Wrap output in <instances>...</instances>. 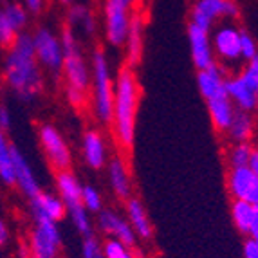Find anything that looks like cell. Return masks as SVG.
Masks as SVG:
<instances>
[{"label":"cell","instance_id":"obj_1","mask_svg":"<svg viewBox=\"0 0 258 258\" xmlns=\"http://www.w3.org/2000/svg\"><path fill=\"white\" fill-rule=\"evenodd\" d=\"M4 83L22 101H33L45 87V76L35 58L31 33L17 35L4 60Z\"/></svg>","mask_w":258,"mask_h":258},{"label":"cell","instance_id":"obj_2","mask_svg":"<svg viewBox=\"0 0 258 258\" xmlns=\"http://www.w3.org/2000/svg\"><path fill=\"white\" fill-rule=\"evenodd\" d=\"M139 99H141V87L138 82V74L125 65L114 80L110 126L116 143L126 152L132 150L134 143H136Z\"/></svg>","mask_w":258,"mask_h":258},{"label":"cell","instance_id":"obj_3","mask_svg":"<svg viewBox=\"0 0 258 258\" xmlns=\"http://www.w3.org/2000/svg\"><path fill=\"white\" fill-rule=\"evenodd\" d=\"M60 42L63 51L61 76L65 82V99L74 110H83L89 105V96H91V67L85 60L76 31L65 26L61 29Z\"/></svg>","mask_w":258,"mask_h":258},{"label":"cell","instance_id":"obj_4","mask_svg":"<svg viewBox=\"0 0 258 258\" xmlns=\"http://www.w3.org/2000/svg\"><path fill=\"white\" fill-rule=\"evenodd\" d=\"M91 103L94 117L103 126H110L112 101H114V78L110 63L103 49H94L91 54Z\"/></svg>","mask_w":258,"mask_h":258},{"label":"cell","instance_id":"obj_5","mask_svg":"<svg viewBox=\"0 0 258 258\" xmlns=\"http://www.w3.org/2000/svg\"><path fill=\"white\" fill-rule=\"evenodd\" d=\"M238 18L240 6L237 0H197L189 11V24L208 33H211L219 20L235 24Z\"/></svg>","mask_w":258,"mask_h":258},{"label":"cell","instance_id":"obj_6","mask_svg":"<svg viewBox=\"0 0 258 258\" xmlns=\"http://www.w3.org/2000/svg\"><path fill=\"white\" fill-rule=\"evenodd\" d=\"M35 58L40 69L47 71V74L54 78L61 76V63H63V51H61L60 35L47 26H40L31 33Z\"/></svg>","mask_w":258,"mask_h":258},{"label":"cell","instance_id":"obj_7","mask_svg":"<svg viewBox=\"0 0 258 258\" xmlns=\"http://www.w3.org/2000/svg\"><path fill=\"white\" fill-rule=\"evenodd\" d=\"M33 229L29 233L31 258H58L61 251V231L58 224L43 217H31Z\"/></svg>","mask_w":258,"mask_h":258},{"label":"cell","instance_id":"obj_8","mask_svg":"<svg viewBox=\"0 0 258 258\" xmlns=\"http://www.w3.org/2000/svg\"><path fill=\"white\" fill-rule=\"evenodd\" d=\"M38 143L47 159L49 166L54 172L71 170L73 166V152L63 134L56 128L52 123H42L38 126Z\"/></svg>","mask_w":258,"mask_h":258},{"label":"cell","instance_id":"obj_9","mask_svg":"<svg viewBox=\"0 0 258 258\" xmlns=\"http://www.w3.org/2000/svg\"><path fill=\"white\" fill-rule=\"evenodd\" d=\"M211 49L217 65L220 67H235L240 60V27L231 22H224L213 31Z\"/></svg>","mask_w":258,"mask_h":258},{"label":"cell","instance_id":"obj_10","mask_svg":"<svg viewBox=\"0 0 258 258\" xmlns=\"http://www.w3.org/2000/svg\"><path fill=\"white\" fill-rule=\"evenodd\" d=\"M130 6L123 4L119 0H105L103 2V29L105 40L110 47H123L126 38V31L132 17Z\"/></svg>","mask_w":258,"mask_h":258},{"label":"cell","instance_id":"obj_11","mask_svg":"<svg viewBox=\"0 0 258 258\" xmlns=\"http://www.w3.org/2000/svg\"><path fill=\"white\" fill-rule=\"evenodd\" d=\"M98 219H96V226L101 233H103L107 238H114V240H119L121 244L128 245V247H136L138 245V237L134 229L130 228L128 220L123 215H119L116 210L112 208H103V210L96 213Z\"/></svg>","mask_w":258,"mask_h":258},{"label":"cell","instance_id":"obj_12","mask_svg":"<svg viewBox=\"0 0 258 258\" xmlns=\"http://www.w3.org/2000/svg\"><path fill=\"white\" fill-rule=\"evenodd\" d=\"M228 191L233 201H245V203L258 206V173L247 166L229 168L228 172Z\"/></svg>","mask_w":258,"mask_h":258},{"label":"cell","instance_id":"obj_13","mask_svg":"<svg viewBox=\"0 0 258 258\" xmlns=\"http://www.w3.org/2000/svg\"><path fill=\"white\" fill-rule=\"evenodd\" d=\"M11 154H13L15 186L31 201V199H35L36 195L42 191L38 179H36V173H35V170H33V166H31L29 159L26 157V154H24L15 143H13V147H11Z\"/></svg>","mask_w":258,"mask_h":258},{"label":"cell","instance_id":"obj_14","mask_svg":"<svg viewBox=\"0 0 258 258\" xmlns=\"http://www.w3.org/2000/svg\"><path fill=\"white\" fill-rule=\"evenodd\" d=\"M82 155L83 163L91 170H103L108 161L107 139L98 128H87L82 136Z\"/></svg>","mask_w":258,"mask_h":258},{"label":"cell","instance_id":"obj_15","mask_svg":"<svg viewBox=\"0 0 258 258\" xmlns=\"http://www.w3.org/2000/svg\"><path fill=\"white\" fill-rule=\"evenodd\" d=\"M123 47H125L126 67L136 71V67L141 63L143 52H145V20H143V15L139 11H132Z\"/></svg>","mask_w":258,"mask_h":258},{"label":"cell","instance_id":"obj_16","mask_svg":"<svg viewBox=\"0 0 258 258\" xmlns=\"http://www.w3.org/2000/svg\"><path fill=\"white\" fill-rule=\"evenodd\" d=\"M211 33L199 29V27L188 24V43L191 63L197 71H204L211 65H215V56L211 49Z\"/></svg>","mask_w":258,"mask_h":258},{"label":"cell","instance_id":"obj_17","mask_svg":"<svg viewBox=\"0 0 258 258\" xmlns=\"http://www.w3.org/2000/svg\"><path fill=\"white\" fill-rule=\"evenodd\" d=\"M105 168H107V177L112 194L119 201H126L128 197H132V177H130L126 161L121 155H114V157H108Z\"/></svg>","mask_w":258,"mask_h":258},{"label":"cell","instance_id":"obj_18","mask_svg":"<svg viewBox=\"0 0 258 258\" xmlns=\"http://www.w3.org/2000/svg\"><path fill=\"white\" fill-rule=\"evenodd\" d=\"M226 78L228 74L224 73V67L217 63L204 71H197V89L204 101L226 96Z\"/></svg>","mask_w":258,"mask_h":258},{"label":"cell","instance_id":"obj_19","mask_svg":"<svg viewBox=\"0 0 258 258\" xmlns=\"http://www.w3.org/2000/svg\"><path fill=\"white\" fill-rule=\"evenodd\" d=\"M226 96L229 98L237 110L251 112L254 114L258 107V92L253 91L240 76L226 78Z\"/></svg>","mask_w":258,"mask_h":258},{"label":"cell","instance_id":"obj_20","mask_svg":"<svg viewBox=\"0 0 258 258\" xmlns=\"http://www.w3.org/2000/svg\"><path fill=\"white\" fill-rule=\"evenodd\" d=\"M29 208L31 217H43L56 224L67 217V208L63 201L58 197V194H52V191H40L35 199L29 201Z\"/></svg>","mask_w":258,"mask_h":258},{"label":"cell","instance_id":"obj_21","mask_svg":"<svg viewBox=\"0 0 258 258\" xmlns=\"http://www.w3.org/2000/svg\"><path fill=\"white\" fill-rule=\"evenodd\" d=\"M125 215L130 228L136 233V237L141 238V240H150L154 237V226H152L150 215H148L145 204L138 197L132 195L125 201Z\"/></svg>","mask_w":258,"mask_h":258},{"label":"cell","instance_id":"obj_22","mask_svg":"<svg viewBox=\"0 0 258 258\" xmlns=\"http://www.w3.org/2000/svg\"><path fill=\"white\" fill-rule=\"evenodd\" d=\"M231 220L244 237L258 238V206H253L245 201H233Z\"/></svg>","mask_w":258,"mask_h":258},{"label":"cell","instance_id":"obj_23","mask_svg":"<svg viewBox=\"0 0 258 258\" xmlns=\"http://www.w3.org/2000/svg\"><path fill=\"white\" fill-rule=\"evenodd\" d=\"M56 194L63 201L65 208H74L82 204V181L73 170H63V172H56L54 177Z\"/></svg>","mask_w":258,"mask_h":258},{"label":"cell","instance_id":"obj_24","mask_svg":"<svg viewBox=\"0 0 258 258\" xmlns=\"http://www.w3.org/2000/svg\"><path fill=\"white\" fill-rule=\"evenodd\" d=\"M67 27H71L73 31L82 29L85 36H96V31H98V20H96V15L91 8L82 2H74L73 6H69V11H67Z\"/></svg>","mask_w":258,"mask_h":258},{"label":"cell","instance_id":"obj_25","mask_svg":"<svg viewBox=\"0 0 258 258\" xmlns=\"http://www.w3.org/2000/svg\"><path fill=\"white\" fill-rule=\"evenodd\" d=\"M254 130H256V123H254V114L244 110H235L231 123H229L226 136L233 143H251L254 138Z\"/></svg>","mask_w":258,"mask_h":258},{"label":"cell","instance_id":"obj_26","mask_svg":"<svg viewBox=\"0 0 258 258\" xmlns=\"http://www.w3.org/2000/svg\"><path fill=\"white\" fill-rule=\"evenodd\" d=\"M206 108H208V116H210V121H211V125H213V128H215L219 134H226L233 116H235V110H237L235 105L229 101L228 96L206 101Z\"/></svg>","mask_w":258,"mask_h":258},{"label":"cell","instance_id":"obj_27","mask_svg":"<svg viewBox=\"0 0 258 258\" xmlns=\"http://www.w3.org/2000/svg\"><path fill=\"white\" fill-rule=\"evenodd\" d=\"M13 143L9 141L8 134L0 130V181L6 186H15L13 173V154H11Z\"/></svg>","mask_w":258,"mask_h":258},{"label":"cell","instance_id":"obj_28","mask_svg":"<svg viewBox=\"0 0 258 258\" xmlns=\"http://www.w3.org/2000/svg\"><path fill=\"white\" fill-rule=\"evenodd\" d=\"M0 9H2V13H4V17L8 18L9 26L13 27L17 35H20V33H24V31L27 29L31 15L27 13V9L24 8L20 2L8 0V2H4V4H2V8H0Z\"/></svg>","mask_w":258,"mask_h":258},{"label":"cell","instance_id":"obj_29","mask_svg":"<svg viewBox=\"0 0 258 258\" xmlns=\"http://www.w3.org/2000/svg\"><path fill=\"white\" fill-rule=\"evenodd\" d=\"M67 215L71 217L73 226L76 228V231L80 233L83 238L94 235V224H92L91 213L83 208V204H78V206H74V208H69V210H67Z\"/></svg>","mask_w":258,"mask_h":258},{"label":"cell","instance_id":"obj_30","mask_svg":"<svg viewBox=\"0 0 258 258\" xmlns=\"http://www.w3.org/2000/svg\"><path fill=\"white\" fill-rule=\"evenodd\" d=\"M253 143H233L229 147L228 154H226V161H228L229 168H238V166H247L249 157L254 150Z\"/></svg>","mask_w":258,"mask_h":258},{"label":"cell","instance_id":"obj_31","mask_svg":"<svg viewBox=\"0 0 258 258\" xmlns=\"http://www.w3.org/2000/svg\"><path fill=\"white\" fill-rule=\"evenodd\" d=\"M101 249H103L105 258H138L132 247L114 238H105V242H101Z\"/></svg>","mask_w":258,"mask_h":258},{"label":"cell","instance_id":"obj_32","mask_svg":"<svg viewBox=\"0 0 258 258\" xmlns=\"http://www.w3.org/2000/svg\"><path fill=\"white\" fill-rule=\"evenodd\" d=\"M82 204L89 213H99L103 210V197L99 189L92 184H83L82 188Z\"/></svg>","mask_w":258,"mask_h":258},{"label":"cell","instance_id":"obj_33","mask_svg":"<svg viewBox=\"0 0 258 258\" xmlns=\"http://www.w3.org/2000/svg\"><path fill=\"white\" fill-rule=\"evenodd\" d=\"M258 58V47H256V40L251 35L249 29L240 27V60L244 63L251 60H256Z\"/></svg>","mask_w":258,"mask_h":258},{"label":"cell","instance_id":"obj_34","mask_svg":"<svg viewBox=\"0 0 258 258\" xmlns=\"http://www.w3.org/2000/svg\"><path fill=\"white\" fill-rule=\"evenodd\" d=\"M82 258H105L103 249H101V240H98L94 235H92V237L83 238Z\"/></svg>","mask_w":258,"mask_h":258},{"label":"cell","instance_id":"obj_35","mask_svg":"<svg viewBox=\"0 0 258 258\" xmlns=\"http://www.w3.org/2000/svg\"><path fill=\"white\" fill-rule=\"evenodd\" d=\"M17 38V33L11 26H9L8 18L4 17L2 13V9H0V47L2 49H9L11 47V43L15 42Z\"/></svg>","mask_w":258,"mask_h":258},{"label":"cell","instance_id":"obj_36","mask_svg":"<svg viewBox=\"0 0 258 258\" xmlns=\"http://www.w3.org/2000/svg\"><path fill=\"white\" fill-rule=\"evenodd\" d=\"M238 76H240L242 80H244V82L253 89V91L258 92V58L256 60L247 61Z\"/></svg>","mask_w":258,"mask_h":258},{"label":"cell","instance_id":"obj_37","mask_svg":"<svg viewBox=\"0 0 258 258\" xmlns=\"http://www.w3.org/2000/svg\"><path fill=\"white\" fill-rule=\"evenodd\" d=\"M13 126V116H11V110H9L8 105L0 103V130L8 134V130Z\"/></svg>","mask_w":258,"mask_h":258},{"label":"cell","instance_id":"obj_38","mask_svg":"<svg viewBox=\"0 0 258 258\" xmlns=\"http://www.w3.org/2000/svg\"><path fill=\"white\" fill-rule=\"evenodd\" d=\"M242 253H244V258H258V238L245 237Z\"/></svg>","mask_w":258,"mask_h":258},{"label":"cell","instance_id":"obj_39","mask_svg":"<svg viewBox=\"0 0 258 258\" xmlns=\"http://www.w3.org/2000/svg\"><path fill=\"white\" fill-rule=\"evenodd\" d=\"M29 15H42L45 9V0H22L20 2Z\"/></svg>","mask_w":258,"mask_h":258},{"label":"cell","instance_id":"obj_40","mask_svg":"<svg viewBox=\"0 0 258 258\" xmlns=\"http://www.w3.org/2000/svg\"><path fill=\"white\" fill-rule=\"evenodd\" d=\"M9 240H11V231H9V226L6 222V219L0 215V247L8 245Z\"/></svg>","mask_w":258,"mask_h":258},{"label":"cell","instance_id":"obj_41","mask_svg":"<svg viewBox=\"0 0 258 258\" xmlns=\"http://www.w3.org/2000/svg\"><path fill=\"white\" fill-rule=\"evenodd\" d=\"M247 168H249V170H253L254 173H258V150H256V148H254L253 154H251L249 163H247Z\"/></svg>","mask_w":258,"mask_h":258},{"label":"cell","instance_id":"obj_42","mask_svg":"<svg viewBox=\"0 0 258 258\" xmlns=\"http://www.w3.org/2000/svg\"><path fill=\"white\" fill-rule=\"evenodd\" d=\"M18 254H20V258H31L29 245H27V244H20V245H18Z\"/></svg>","mask_w":258,"mask_h":258},{"label":"cell","instance_id":"obj_43","mask_svg":"<svg viewBox=\"0 0 258 258\" xmlns=\"http://www.w3.org/2000/svg\"><path fill=\"white\" fill-rule=\"evenodd\" d=\"M56 2H58V4H61V6H67V8H69V6H73L74 2H76V0H56Z\"/></svg>","mask_w":258,"mask_h":258},{"label":"cell","instance_id":"obj_44","mask_svg":"<svg viewBox=\"0 0 258 258\" xmlns=\"http://www.w3.org/2000/svg\"><path fill=\"white\" fill-rule=\"evenodd\" d=\"M191 2H197V0H191Z\"/></svg>","mask_w":258,"mask_h":258}]
</instances>
